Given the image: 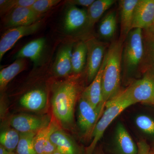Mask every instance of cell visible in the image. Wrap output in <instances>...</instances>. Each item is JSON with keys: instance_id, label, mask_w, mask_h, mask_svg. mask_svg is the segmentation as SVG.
I'll list each match as a JSON object with an SVG mask.
<instances>
[{"instance_id": "1", "label": "cell", "mask_w": 154, "mask_h": 154, "mask_svg": "<svg viewBox=\"0 0 154 154\" xmlns=\"http://www.w3.org/2000/svg\"><path fill=\"white\" fill-rule=\"evenodd\" d=\"M124 40L119 38L110 45L106 53V63L102 85L103 103L114 98L120 92L122 73V54Z\"/></svg>"}, {"instance_id": "2", "label": "cell", "mask_w": 154, "mask_h": 154, "mask_svg": "<svg viewBox=\"0 0 154 154\" xmlns=\"http://www.w3.org/2000/svg\"><path fill=\"white\" fill-rule=\"evenodd\" d=\"M78 94L75 83L67 80L57 84L53 91V113L58 121L66 127L73 122Z\"/></svg>"}, {"instance_id": "3", "label": "cell", "mask_w": 154, "mask_h": 154, "mask_svg": "<svg viewBox=\"0 0 154 154\" xmlns=\"http://www.w3.org/2000/svg\"><path fill=\"white\" fill-rule=\"evenodd\" d=\"M143 52V30L133 29L125 38L122 48V70L125 76H132L140 71Z\"/></svg>"}, {"instance_id": "4", "label": "cell", "mask_w": 154, "mask_h": 154, "mask_svg": "<svg viewBox=\"0 0 154 154\" xmlns=\"http://www.w3.org/2000/svg\"><path fill=\"white\" fill-rule=\"evenodd\" d=\"M133 105L129 101L115 99L106 103L105 110L94 128L91 137L92 141L86 149L85 154H93L97 143L112 122L128 107Z\"/></svg>"}, {"instance_id": "5", "label": "cell", "mask_w": 154, "mask_h": 154, "mask_svg": "<svg viewBox=\"0 0 154 154\" xmlns=\"http://www.w3.org/2000/svg\"><path fill=\"white\" fill-rule=\"evenodd\" d=\"M113 99L129 101L133 105L141 103L154 106V79L147 75L120 91Z\"/></svg>"}, {"instance_id": "6", "label": "cell", "mask_w": 154, "mask_h": 154, "mask_svg": "<svg viewBox=\"0 0 154 154\" xmlns=\"http://www.w3.org/2000/svg\"><path fill=\"white\" fill-rule=\"evenodd\" d=\"M102 114L99 110L94 109L82 96L79 101L78 124L85 137L91 139L93 131Z\"/></svg>"}, {"instance_id": "7", "label": "cell", "mask_w": 154, "mask_h": 154, "mask_svg": "<svg viewBox=\"0 0 154 154\" xmlns=\"http://www.w3.org/2000/svg\"><path fill=\"white\" fill-rule=\"evenodd\" d=\"M87 45V78L89 82L95 79L99 72L105 57V43L95 38H89L85 41Z\"/></svg>"}, {"instance_id": "8", "label": "cell", "mask_w": 154, "mask_h": 154, "mask_svg": "<svg viewBox=\"0 0 154 154\" xmlns=\"http://www.w3.org/2000/svg\"><path fill=\"white\" fill-rule=\"evenodd\" d=\"M41 20L27 26L9 28L2 36L0 40V61H2L6 53L14 47L17 42L22 37L36 33L41 28Z\"/></svg>"}, {"instance_id": "9", "label": "cell", "mask_w": 154, "mask_h": 154, "mask_svg": "<svg viewBox=\"0 0 154 154\" xmlns=\"http://www.w3.org/2000/svg\"><path fill=\"white\" fill-rule=\"evenodd\" d=\"M44 16L35 13L30 7L19 8L14 9L4 16L3 24L7 29L27 26L40 21Z\"/></svg>"}, {"instance_id": "10", "label": "cell", "mask_w": 154, "mask_h": 154, "mask_svg": "<svg viewBox=\"0 0 154 154\" xmlns=\"http://www.w3.org/2000/svg\"><path fill=\"white\" fill-rule=\"evenodd\" d=\"M106 60L105 54L99 72L91 84L85 89L82 95L94 109L99 110L102 114L105 108L103 103L102 79Z\"/></svg>"}, {"instance_id": "11", "label": "cell", "mask_w": 154, "mask_h": 154, "mask_svg": "<svg viewBox=\"0 0 154 154\" xmlns=\"http://www.w3.org/2000/svg\"><path fill=\"white\" fill-rule=\"evenodd\" d=\"M50 121L47 117L22 114L13 116L10 124L19 133H37L47 126Z\"/></svg>"}, {"instance_id": "12", "label": "cell", "mask_w": 154, "mask_h": 154, "mask_svg": "<svg viewBox=\"0 0 154 154\" xmlns=\"http://www.w3.org/2000/svg\"><path fill=\"white\" fill-rule=\"evenodd\" d=\"M154 21L153 0H138L134 9L132 29L147 30L152 27Z\"/></svg>"}, {"instance_id": "13", "label": "cell", "mask_w": 154, "mask_h": 154, "mask_svg": "<svg viewBox=\"0 0 154 154\" xmlns=\"http://www.w3.org/2000/svg\"><path fill=\"white\" fill-rule=\"evenodd\" d=\"M59 128L57 122L52 119L47 126L36 133L34 145L37 154H51L56 150V148L50 138L51 135Z\"/></svg>"}, {"instance_id": "14", "label": "cell", "mask_w": 154, "mask_h": 154, "mask_svg": "<svg viewBox=\"0 0 154 154\" xmlns=\"http://www.w3.org/2000/svg\"><path fill=\"white\" fill-rule=\"evenodd\" d=\"M87 11L69 5L65 13L63 29L66 34H72L84 29L87 21Z\"/></svg>"}, {"instance_id": "15", "label": "cell", "mask_w": 154, "mask_h": 154, "mask_svg": "<svg viewBox=\"0 0 154 154\" xmlns=\"http://www.w3.org/2000/svg\"><path fill=\"white\" fill-rule=\"evenodd\" d=\"M73 43H66L61 46L58 51L53 66V72L56 76H67L72 72V55Z\"/></svg>"}, {"instance_id": "16", "label": "cell", "mask_w": 154, "mask_h": 154, "mask_svg": "<svg viewBox=\"0 0 154 154\" xmlns=\"http://www.w3.org/2000/svg\"><path fill=\"white\" fill-rule=\"evenodd\" d=\"M143 30L144 52L140 71L154 79V32L149 29Z\"/></svg>"}, {"instance_id": "17", "label": "cell", "mask_w": 154, "mask_h": 154, "mask_svg": "<svg viewBox=\"0 0 154 154\" xmlns=\"http://www.w3.org/2000/svg\"><path fill=\"white\" fill-rule=\"evenodd\" d=\"M50 139L61 154H83L74 139L62 129L59 128L56 131Z\"/></svg>"}, {"instance_id": "18", "label": "cell", "mask_w": 154, "mask_h": 154, "mask_svg": "<svg viewBox=\"0 0 154 154\" xmlns=\"http://www.w3.org/2000/svg\"><path fill=\"white\" fill-rule=\"evenodd\" d=\"M138 0H121L119 2L120 18V38L125 40L132 30L135 8Z\"/></svg>"}, {"instance_id": "19", "label": "cell", "mask_w": 154, "mask_h": 154, "mask_svg": "<svg viewBox=\"0 0 154 154\" xmlns=\"http://www.w3.org/2000/svg\"><path fill=\"white\" fill-rule=\"evenodd\" d=\"M116 149L117 154H137L136 144L125 127L121 123L116 126L115 131Z\"/></svg>"}, {"instance_id": "20", "label": "cell", "mask_w": 154, "mask_h": 154, "mask_svg": "<svg viewBox=\"0 0 154 154\" xmlns=\"http://www.w3.org/2000/svg\"><path fill=\"white\" fill-rule=\"evenodd\" d=\"M44 38H39L28 42L14 56V59H30L35 65L39 62L45 44Z\"/></svg>"}, {"instance_id": "21", "label": "cell", "mask_w": 154, "mask_h": 154, "mask_svg": "<svg viewBox=\"0 0 154 154\" xmlns=\"http://www.w3.org/2000/svg\"><path fill=\"white\" fill-rule=\"evenodd\" d=\"M47 102V94L45 91L40 89L28 91L19 100V103L22 107L33 111L42 110L46 106Z\"/></svg>"}, {"instance_id": "22", "label": "cell", "mask_w": 154, "mask_h": 154, "mask_svg": "<svg viewBox=\"0 0 154 154\" xmlns=\"http://www.w3.org/2000/svg\"><path fill=\"white\" fill-rule=\"evenodd\" d=\"M115 2L114 0L95 1L87 10V21L84 29L86 31L91 30L104 13Z\"/></svg>"}, {"instance_id": "23", "label": "cell", "mask_w": 154, "mask_h": 154, "mask_svg": "<svg viewBox=\"0 0 154 154\" xmlns=\"http://www.w3.org/2000/svg\"><path fill=\"white\" fill-rule=\"evenodd\" d=\"M27 66L25 59H18L9 66L0 71V90H5L10 82L16 76L23 71Z\"/></svg>"}, {"instance_id": "24", "label": "cell", "mask_w": 154, "mask_h": 154, "mask_svg": "<svg viewBox=\"0 0 154 154\" xmlns=\"http://www.w3.org/2000/svg\"><path fill=\"white\" fill-rule=\"evenodd\" d=\"M87 53L85 41H80L76 45L72 52V72L79 74L82 72L87 64Z\"/></svg>"}, {"instance_id": "25", "label": "cell", "mask_w": 154, "mask_h": 154, "mask_svg": "<svg viewBox=\"0 0 154 154\" xmlns=\"http://www.w3.org/2000/svg\"><path fill=\"white\" fill-rule=\"evenodd\" d=\"M117 26V16L115 11L106 14L99 23V33L100 36L104 39L113 38L115 35Z\"/></svg>"}, {"instance_id": "26", "label": "cell", "mask_w": 154, "mask_h": 154, "mask_svg": "<svg viewBox=\"0 0 154 154\" xmlns=\"http://www.w3.org/2000/svg\"><path fill=\"white\" fill-rule=\"evenodd\" d=\"M20 133L14 128L4 131L0 135L1 145L11 152L17 149L20 140Z\"/></svg>"}, {"instance_id": "27", "label": "cell", "mask_w": 154, "mask_h": 154, "mask_svg": "<svg viewBox=\"0 0 154 154\" xmlns=\"http://www.w3.org/2000/svg\"><path fill=\"white\" fill-rule=\"evenodd\" d=\"M36 133H20V137L16 149L18 154H37L34 147V139Z\"/></svg>"}, {"instance_id": "28", "label": "cell", "mask_w": 154, "mask_h": 154, "mask_svg": "<svg viewBox=\"0 0 154 154\" xmlns=\"http://www.w3.org/2000/svg\"><path fill=\"white\" fill-rule=\"evenodd\" d=\"M36 0H1V16H5L14 9L19 8H30Z\"/></svg>"}, {"instance_id": "29", "label": "cell", "mask_w": 154, "mask_h": 154, "mask_svg": "<svg viewBox=\"0 0 154 154\" xmlns=\"http://www.w3.org/2000/svg\"><path fill=\"white\" fill-rule=\"evenodd\" d=\"M137 127L144 133L154 136V119L144 114L137 116L135 119Z\"/></svg>"}, {"instance_id": "30", "label": "cell", "mask_w": 154, "mask_h": 154, "mask_svg": "<svg viewBox=\"0 0 154 154\" xmlns=\"http://www.w3.org/2000/svg\"><path fill=\"white\" fill-rule=\"evenodd\" d=\"M60 2V0H36L30 8L37 14L45 15V13Z\"/></svg>"}, {"instance_id": "31", "label": "cell", "mask_w": 154, "mask_h": 154, "mask_svg": "<svg viewBox=\"0 0 154 154\" xmlns=\"http://www.w3.org/2000/svg\"><path fill=\"white\" fill-rule=\"evenodd\" d=\"M138 151L137 154H149L151 148L145 140L140 141L137 143Z\"/></svg>"}, {"instance_id": "32", "label": "cell", "mask_w": 154, "mask_h": 154, "mask_svg": "<svg viewBox=\"0 0 154 154\" xmlns=\"http://www.w3.org/2000/svg\"><path fill=\"white\" fill-rule=\"evenodd\" d=\"M95 0H72L67 1L69 5L80 6L89 8L95 2Z\"/></svg>"}, {"instance_id": "33", "label": "cell", "mask_w": 154, "mask_h": 154, "mask_svg": "<svg viewBox=\"0 0 154 154\" xmlns=\"http://www.w3.org/2000/svg\"><path fill=\"white\" fill-rule=\"evenodd\" d=\"M12 152H9L3 146H0V154H11Z\"/></svg>"}, {"instance_id": "34", "label": "cell", "mask_w": 154, "mask_h": 154, "mask_svg": "<svg viewBox=\"0 0 154 154\" xmlns=\"http://www.w3.org/2000/svg\"><path fill=\"white\" fill-rule=\"evenodd\" d=\"M95 154H105V152H104V151H103V150L102 149L100 148L98 149H97L96 150V152H95Z\"/></svg>"}, {"instance_id": "35", "label": "cell", "mask_w": 154, "mask_h": 154, "mask_svg": "<svg viewBox=\"0 0 154 154\" xmlns=\"http://www.w3.org/2000/svg\"><path fill=\"white\" fill-rule=\"evenodd\" d=\"M149 154H154V146L151 148Z\"/></svg>"}, {"instance_id": "36", "label": "cell", "mask_w": 154, "mask_h": 154, "mask_svg": "<svg viewBox=\"0 0 154 154\" xmlns=\"http://www.w3.org/2000/svg\"><path fill=\"white\" fill-rule=\"evenodd\" d=\"M149 29H150L151 30H152V31H154V21L153 22V25H152L151 27L150 28H149Z\"/></svg>"}, {"instance_id": "37", "label": "cell", "mask_w": 154, "mask_h": 154, "mask_svg": "<svg viewBox=\"0 0 154 154\" xmlns=\"http://www.w3.org/2000/svg\"><path fill=\"white\" fill-rule=\"evenodd\" d=\"M61 154L57 150H56L55 152H54L52 154Z\"/></svg>"}, {"instance_id": "38", "label": "cell", "mask_w": 154, "mask_h": 154, "mask_svg": "<svg viewBox=\"0 0 154 154\" xmlns=\"http://www.w3.org/2000/svg\"><path fill=\"white\" fill-rule=\"evenodd\" d=\"M18 154L17 153H14V152H12V154Z\"/></svg>"}, {"instance_id": "39", "label": "cell", "mask_w": 154, "mask_h": 154, "mask_svg": "<svg viewBox=\"0 0 154 154\" xmlns=\"http://www.w3.org/2000/svg\"><path fill=\"white\" fill-rule=\"evenodd\" d=\"M153 1H154V0H153Z\"/></svg>"}]
</instances>
